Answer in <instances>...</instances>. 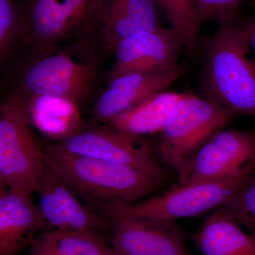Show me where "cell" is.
I'll list each match as a JSON object with an SVG mask.
<instances>
[{
	"mask_svg": "<svg viewBox=\"0 0 255 255\" xmlns=\"http://www.w3.org/2000/svg\"><path fill=\"white\" fill-rule=\"evenodd\" d=\"M33 194L18 188H0V255H17L47 229Z\"/></svg>",
	"mask_w": 255,
	"mask_h": 255,
	"instance_id": "obj_15",
	"label": "cell"
},
{
	"mask_svg": "<svg viewBox=\"0 0 255 255\" xmlns=\"http://www.w3.org/2000/svg\"><path fill=\"white\" fill-rule=\"evenodd\" d=\"M36 193L47 229L92 233L110 239L105 220L82 205L78 196L48 168Z\"/></svg>",
	"mask_w": 255,
	"mask_h": 255,
	"instance_id": "obj_12",
	"label": "cell"
},
{
	"mask_svg": "<svg viewBox=\"0 0 255 255\" xmlns=\"http://www.w3.org/2000/svg\"><path fill=\"white\" fill-rule=\"evenodd\" d=\"M229 109L193 93H184L161 131L157 155L187 184L191 166L211 137L238 117Z\"/></svg>",
	"mask_w": 255,
	"mask_h": 255,
	"instance_id": "obj_3",
	"label": "cell"
},
{
	"mask_svg": "<svg viewBox=\"0 0 255 255\" xmlns=\"http://www.w3.org/2000/svg\"><path fill=\"white\" fill-rule=\"evenodd\" d=\"M112 223L110 243L117 255H192L175 221L124 218Z\"/></svg>",
	"mask_w": 255,
	"mask_h": 255,
	"instance_id": "obj_11",
	"label": "cell"
},
{
	"mask_svg": "<svg viewBox=\"0 0 255 255\" xmlns=\"http://www.w3.org/2000/svg\"><path fill=\"white\" fill-rule=\"evenodd\" d=\"M23 14L14 0H0V61L9 58L16 45L22 42Z\"/></svg>",
	"mask_w": 255,
	"mask_h": 255,
	"instance_id": "obj_21",
	"label": "cell"
},
{
	"mask_svg": "<svg viewBox=\"0 0 255 255\" xmlns=\"http://www.w3.org/2000/svg\"><path fill=\"white\" fill-rule=\"evenodd\" d=\"M100 55L95 41L60 46L45 55H33L21 76L20 91L26 95L68 97L79 105L91 95L97 82Z\"/></svg>",
	"mask_w": 255,
	"mask_h": 255,
	"instance_id": "obj_4",
	"label": "cell"
},
{
	"mask_svg": "<svg viewBox=\"0 0 255 255\" xmlns=\"http://www.w3.org/2000/svg\"><path fill=\"white\" fill-rule=\"evenodd\" d=\"M184 72V68L178 65L164 71L128 73L110 79L107 88L96 102L95 120L108 124L117 116L164 92Z\"/></svg>",
	"mask_w": 255,
	"mask_h": 255,
	"instance_id": "obj_13",
	"label": "cell"
},
{
	"mask_svg": "<svg viewBox=\"0 0 255 255\" xmlns=\"http://www.w3.org/2000/svg\"><path fill=\"white\" fill-rule=\"evenodd\" d=\"M105 0H31L23 14L22 43L33 55L95 41Z\"/></svg>",
	"mask_w": 255,
	"mask_h": 255,
	"instance_id": "obj_6",
	"label": "cell"
},
{
	"mask_svg": "<svg viewBox=\"0 0 255 255\" xmlns=\"http://www.w3.org/2000/svg\"><path fill=\"white\" fill-rule=\"evenodd\" d=\"M184 93L162 92L111 120L112 128L132 136L161 132L174 107Z\"/></svg>",
	"mask_w": 255,
	"mask_h": 255,
	"instance_id": "obj_18",
	"label": "cell"
},
{
	"mask_svg": "<svg viewBox=\"0 0 255 255\" xmlns=\"http://www.w3.org/2000/svg\"><path fill=\"white\" fill-rule=\"evenodd\" d=\"M57 145L78 155L165 176L150 142L143 137L127 135L110 126H88L82 132Z\"/></svg>",
	"mask_w": 255,
	"mask_h": 255,
	"instance_id": "obj_9",
	"label": "cell"
},
{
	"mask_svg": "<svg viewBox=\"0 0 255 255\" xmlns=\"http://www.w3.org/2000/svg\"><path fill=\"white\" fill-rule=\"evenodd\" d=\"M158 7L154 0H105L95 37L103 56L124 40L161 27Z\"/></svg>",
	"mask_w": 255,
	"mask_h": 255,
	"instance_id": "obj_14",
	"label": "cell"
},
{
	"mask_svg": "<svg viewBox=\"0 0 255 255\" xmlns=\"http://www.w3.org/2000/svg\"><path fill=\"white\" fill-rule=\"evenodd\" d=\"M255 172V132L223 129L199 151L186 184L248 179Z\"/></svg>",
	"mask_w": 255,
	"mask_h": 255,
	"instance_id": "obj_8",
	"label": "cell"
},
{
	"mask_svg": "<svg viewBox=\"0 0 255 255\" xmlns=\"http://www.w3.org/2000/svg\"><path fill=\"white\" fill-rule=\"evenodd\" d=\"M245 0H194L201 23L214 21L220 26L233 24L240 5Z\"/></svg>",
	"mask_w": 255,
	"mask_h": 255,
	"instance_id": "obj_23",
	"label": "cell"
},
{
	"mask_svg": "<svg viewBox=\"0 0 255 255\" xmlns=\"http://www.w3.org/2000/svg\"><path fill=\"white\" fill-rule=\"evenodd\" d=\"M191 238L202 255H255V238L223 206L216 208Z\"/></svg>",
	"mask_w": 255,
	"mask_h": 255,
	"instance_id": "obj_17",
	"label": "cell"
},
{
	"mask_svg": "<svg viewBox=\"0 0 255 255\" xmlns=\"http://www.w3.org/2000/svg\"><path fill=\"white\" fill-rule=\"evenodd\" d=\"M43 145L47 168L93 207L113 201L132 203L163 184L164 175L78 155L53 142Z\"/></svg>",
	"mask_w": 255,
	"mask_h": 255,
	"instance_id": "obj_1",
	"label": "cell"
},
{
	"mask_svg": "<svg viewBox=\"0 0 255 255\" xmlns=\"http://www.w3.org/2000/svg\"><path fill=\"white\" fill-rule=\"evenodd\" d=\"M223 206L247 232L255 238V172Z\"/></svg>",
	"mask_w": 255,
	"mask_h": 255,
	"instance_id": "obj_22",
	"label": "cell"
},
{
	"mask_svg": "<svg viewBox=\"0 0 255 255\" xmlns=\"http://www.w3.org/2000/svg\"><path fill=\"white\" fill-rule=\"evenodd\" d=\"M250 178L179 185L137 204L113 201L95 207L112 221L124 218L176 221L196 217L224 205Z\"/></svg>",
	"mask_w": 255,
	"mask_h": 255,
	"instance_id": "obj_7",
	"label": "cell"
},
{
	"mask_svg": "<svg viewBox=\"0 0 255 255\" xmlns=\"http://www.w3.org/2000/svg\"><path fill=\"white\" fill-rule=\"evenodd\" d=\"M26 102L27 96L14 90L0 105V188L36 193L47 167Z\"/></svg>",
	"mask_w": 255,
	"mask_h": 255,
	"instance_id": "obj_5",
	"label": "cell"
},
{
	"mask_svg": "<svg viewBox=\"0 0 255 255\" xmlns=\"http://www.w3.org/2000/svg\"><path fill=\"white\" fill-rule=\"evenodd\" d=\"M252 5H253V9H254L255 14V0H253V3H252Z\"/></svg>",
	"mask_w": 255,
	"mask_h": 255,
	"instance_id": "obj_25",
	"label": "cell"
},
{
	"mask_svg": "<svg viewBox=\"0 0 255 255\" xmlns=\"http://www.w3.org/2000/svg\"><path fill=\"white\" fill-rule=\"evenodd\" d=\"M202 97L255 119V60L246 28L221 26L203 39Z\"/></svg>",
	"mask_w": 255,
	"mask_h": 255,
	"instance_id": "obj_2",
	"label": "cell"
},
{
	"mask_svg": "<svg viewBox=\"0 0 255 255\" xmlns=\"http://www.w3.org/2000/svg\"><path fill=\"white\" fill-rule=\"evenodd\" d=\"M246 29L248 31V35H249L251 46L254 48L255 51V18L249 26H247Z\"/></svg>",
	"mask_w": 255,
	"mask_h": 255,
	"instance_id": "obj_24",
	"label": "cell"
},
{
	"mask_svg": "<svg viewBox=\"0 0 255 255\" xmlns=\"http://www.w3.org/2000/svg\"><path fill=\"white\" fill-rule=\"evenodd\" d=\"M27 255H117L110 239L92 233L46 229L34 238Z\"/></svg>",
	"mask_w": 255,
	"mask_h": 255,
	"instance_id": "obj_19",
	"label": "cell"
},
{
	"mask_svg": "<svg viewBox=\"0 0 255 255\" xmlns=\"http://www.w3.org/2000/svg\"><path fill=\"white\" fill-rule=\"evenodd\" d=\"M27 96V110L35 129L60 144L86 129L76 101L58 96Z\"/></svg>",
	"mask_w": 255,
	"mask_h": 255,
	"instance_id": "obj_16",
	"label": "cell"
},
{
	"mask_svg": "<svg viewBox=\"0 0 255 255\" xmlns=\"http://www.w3.org/2000/svg\"><path fill=\"white\" fill-rule=\"evenodd\" d=\"M164 10L170 27L182 38L184 48L190 53H196L200 45L199 27L194 0H154Z\"/></svg>",
	"mask_w": 255,
	"mask_h": 255,
	"instance_id": "obj_20",
	"label": "cell"
},
{
	"mask_svg": "<svg viewBox=\"0 0 255 255\" xmlns=\"http://www.w3.org/2000/svg\"><path fill=\"white\" fill-rule=\"evenodd\" d=\"M184 48L179 34L172 28L159 27L121 42L114 51L108 79L125 74L170 70L178 65Z\"/></svg>",
	"mask_w": 255,
	"mask_h": 255,
	"instance_id": "obj_10",
	"label": "cell"
}]
</instances>
